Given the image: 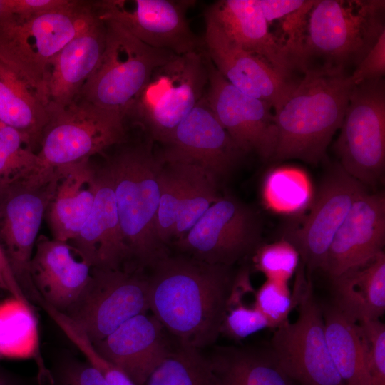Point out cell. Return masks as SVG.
<instances>
[{
    "label": "cell",
    "instance_id": "1",
    "mask_svg": "<svg viewBox=\"0 0 385 385\" xmlns=\"http://www.w3.org/2000/svg\"><path fill=\"white\" fill-rule=\"evenodd\" d=\"M152 267L148 284L153 315L179 345L200 350L213 344L234 283L231 266L166 255Z\"/></svg>",
    "mask_w": 385,
    "mask_h": 385
},
{
    "label": "cell",
    "instance_id": "2",
    "mask_svg": "<svg viewBox=\"0 0 385 385\" xmlns=\"http://www.w3.org/2000/svg\"><path fill=\"white\" fill-rule=\"evenodd\" d=\"M384 12V0H314L287 50L294 70L350 73L385 31Z\"/></svg>",
    "mask_w": 385,
    "mask_h": 385
},
{
    "label": "cell",
    "instance_id": "3",
    "mask_svg": "<svg viewBox=\"0 0 385 385\" xmlns=\"http://www.w3.org/2000/svg\"><path fill=\"white\" fill-rule=\"evenodd\" d=\"M346 72L306 71L274 109L277 144L272 161L316 165L340 129L354 83Z\"/></svg>",
    "mask_w": 385,
    "mask_h": 385
},
{
    "label": "cell",
    "instance_id": "4",
    "mask_svg": "<svg viewBox=\"0 0 385 385\" xmlns=\"http://www.w3.org/2000/svg\"><path fill=\"white\" fill-rule=\"evenodd\" d=\"M92 1L66 0L31 14L0 16V61L34 87L48 104L47 86L59 51L96 17Z\"/></svg>",
    "mask_w": 385,
    "mask_h": 385
},
{
    "label": "cell",
    "instance_id": "5",
    "mask_svg": "<svg viewBox=\"0 0 385 385\" xmlns=\"http://www.w3.org/2000/svg\"><path fill=\"white\" fill-rule=\"evenodd\" d=\"M113 183L129 260L152 267L166 255L157 232L162 161L148 144L126 146L104 163Z\"/></svg>",
    "mask_w": 385,
    "mask_h": 385
},
{
    "label": "cell",
    "instance_id": "6",
    "mask_svg": "<svg viewBox=\"0 0 385 385\" xmlns=\"http://www.w3.org/2000/svg\"><path fill=\"white\" fill-rule=\"evenodd\" d=\"M208 81L202 52L175 54L156 68L128 109L153 140L165 145L204 96Z\"/></svg>",
    "mask_w": 385,
    "mask_h": 385
},
{
    "label": "cell",
    "instance_id": "7",
    "mask_svg": "<svg viewBox=\"0 0 385 385\" xmlns=\"http://www.w3.org/2000/svg\"><path fill=\"white\" fill-rule=\"evenodd\" d=\"M103 21V52L77 98L126 116L153 71L175 54L143 43L113 21Z\"/></svg>",
    "mask_w": 385,
    "mask_h": 385
},
{
    "label": "cell",
    "instance_id": "8",
    "mask_svg": "<svg viewBox=\"0 0 385 385\" xmlns=\"http://www.w3.org/2000/svg\"><path fill=\"white\" fill-rule=\"evenodd\" d=\"M120 112L98 106L81 98L49 111V119L40 140L38 171L54 169L91 159L126 136Z\"/></svg>",
    "mask_w": 385,
    "mask_h": 385
},
{
    "label": "cell",
    "instance_id": "9",
    "mask_svg": "<svg viewBox=\"0 0 385 385\" xmlns=\"http://www.w3.org/2000/svg\"><path fill=\"white\" fill-rule=\"evenodd\" d=\"M58 178L56 168L34 173L0 189V244L12 274L26 299L38 294L30 265L43 220Z\"/></svg>",
    "mask_w": 385,
    "mask_h": 385
},
{
    "label": "cell",
    "instance_id": "10",
    "mask_svg": "<svg viewBox=\"0 0 385 385\" xmlns=\"http://www.w3.org/2000/svg\"><path fill=\"white\" fill-rule=\"evenodd\" d=\"M339 164L364 185L375 187L385 170V83L354 85L334 144Z\"/></svg>",
    "mask_w": 385,
    "mask_h": 385
},
{
    "label": "cell",
    "instance_id": "11",
    "mask_svg": "<svg viewBox=\"0 0 385 385\" xmlns=\"http://www.w3.org/2000/svg\"><path fill=\"white\" fill-rule=\"evenodd\" d=\"M298 317L276 328L270 349L282 371L297 385H345L329 354L322 314L310 277L301 291Z\"/></svg>",
    "mask_w": 385,
    "mask_h": 385
},
{
    "label": "cell",
    "instance_id": "12",
    "mask_svg": "<svg viewBox=\"0 0 385 385\" xmlns=\"http://www.w3.org/2000/svg\"><path fill=\"white\" fill-rule=\"evenodd\" d=\"M262 221L249 205L221 196L178 241L192 257L212 265L231 266L260 246Z\"/></svg>",
    "mask_w": 385,
    "mask_h": 385
},
{
    "label": "cell",
    "instance_id": "13",
    "mask_svg": "<svg viewBox=\"0 0 385 385\" xmlns=\"http://www.w3.org/2000/svg\"><path fill=\"white\" fill-rule=\"evenodd\" d=\"M148 310V278L122 269L93 267L86 289L65 314L95 344Z\"/></svg>",
    "mask_w": 385,
    "mask_h": 385
},
{
    "label": "cell",
    "instance_id": "14",
    "mask_svg": "<svg viewBox=\"0 0 385 385\" xmlns=\"http://www.w3.org/2000/svg\"><path fill=\"white\" fill-rule=\"evenodd\" d=\"M193 0L92 1L97 16L113 21L143 43L181 55L204 51L186 18Z\"/></svg>",
    "mask_w": 385,
    "mask_h": 385
},
{
    "label": "cell",
    "instance_id": "15",
    "mask_svg": "<svg viewBox=\"0 0 385 385\" xmlns=\"http://www.w3.org/2000/svg\"><path fill=\"white\" fill-rule=\"evenodd\" d=\"M366 191L338 162L331 165L307 215L283 238L297 249L307 272L322 270L334 235L354 202Z\"/></svg>",
    "mask_w": 385,
    "mask_h": 385
},
{
    "label": "cell",
    "instance_id": "16",
    "mask_svg": "<svg viewBox=\"0 0 385 385\" xmlns=\"http://www.w3.org/2000/svg\"><path fill=\"white\" fill-rule=\"evenodd\" d=\"M205 54L208 70L205 98L214 115L243 153H254L272 161L277 144L272 108L231 85Z\"/></svg>",
    "mask_w": 385,
    "mask_h": 385
},
{
    "label": "cell",
    "instance_id": "17",
    "mask_svg": "<svg viewBox=\"0 0 385 385\" xmlns=\"http://www.w3.org/2000/svg\"><path fill=\"white\" fill-rule=\"evenodd\" d=\"M158 183L157 232L164 245L185 235L221 197L217 180L192 163L162 161Z\"/></svg>",
    "mask_w": 385,
    "mask_h": 385
},
{
    "label": "cell",
    "instance_id": "18",
    "mask_svg": "<svg viewBox=\"0 0 385 385\" xmlns=\"http://www.w3.org/2000/svg\"><path fill=\"white\" fill-rule=\"evenodd\" d=\"M204 51L222 76L247 95L277 107L297 83L294 78L245 51L205 12Z\"/></svg>",
    "mask_w": 385,
    "mask_h": 385
},
{
    "label": "cell",
    "instance_id": "19",
    "mask_svg": "<svg viewBox=\"0 0 385 385\" xmlns=\"http://www.w3.org/2000/svg\"><path fill=\"white\" fill-rule=\"evenodd\" d=\"M164 145L158 156L163 162L197 165L217 180L230 174L244 154L214 115L205 95Z\"/></svg>",
    "mask_w": 385,
    "mask_h": 385
},
{
    "label": "cell",
    "instance_id": "20",
    "mask_svg": "<svg viewBox=\"0 0 385 385\" xmlns=\"http://www.w3.org/2000/svg\"><path fill=\"white\" fill-rule=\"evenodd\" d=\"M385 197L382 192L362 194L337 230L322 270L329 278L361 265L384 252Z\"/></svg>",
    "mask_w": 385,
    "mask_h": 385
},
{
    "label": "cell",
    "instance_id": "21",
    "mask_svg": "<svg viewBox=\"0 0 385 385\" xmlns=\"http://www.w3.org/2000/svg\"><path fill=\"white\" fill-rule=\"evenodd\" d=\"M96 191L91 212L68 242L76 256L92 268L121 269L129 260L111 175L105 164L96 165Z\"/></svg>",
    "mask_w": 385,
    "mask_h": 385
},
{
    "label": "cell",
    "instance_id": "22",
    "mask_svg": "<svg viewBox=\"0 0 385 385\" xmlns=\"http://www.w3.org/2000/svg\"><path fill=\"white\" fill-rule=\"evenodd\" d=\"M92 267L67 242L38 235L31 261L30 274L41 299L66 313L78 300L91 278Z\"/></svg>",
    "mask_w": 385,
    "mask_h": 385
},
{
    "label": "cell",
    "instance_id": "23",
    "mask_svg": "<svg viewBox=\"0 0 385 385\" xmlns=\"http://www.w3.org/2000/svg\"><path fill=\"white\" fill-rule=\"evenodd\" d=\"M164 330L153 314H140L93 345L103 358L124 372L136 385H144L171 350Z\"/></svg>",
    "mask_w": 385,
    "mask_h": 385
},
{
    "label": "cell",
    "instance_id": "24",
    "mask_svg": "<svg viewBox=\"0 0 385 385\" xmlns=\"http://www.w3.org/2000/svg\"><path fill=\"white\" fill-rule=\"evenodd\" d=\"M105 41V24L96 14L59 51L52 63L48 81V112L76 100L101 59Z\"/></svg>",
    "mask_w": 385,
    "mask_h": 385
},
{
    "label": "cell",
    "instance_id": "25",
    "mask_svg": "<svg viewBox=\"0 0 385 385\" xmlns=\"http://www.w3.org/2000/svg\"><path fill=\"white\" fill-rule=\"evenodd\" d=\"M205 13L235 43L283 73L294 76L284 46L270 31L259 0H220Z\"/></svg>",
    "mask_w": 385,
    "mask_h": 385
},
{
    "label": "cell",
    "instance_id": "26",
    "mask_svg": "<svg viewBox=\"0 0 385 385\" xmlns=\"http://www.w3.org/2000/svg\"><path fill=\"white\" fill-rule=\"evenodd\" d=\"M58 178L45 218L52 238L68 242L78 233L92 209L96 191L91 158L57 168Z\"/></svg>",
    "mask_w": 385,
    "mask_h": 385
},
{
    "label": "cell",
    "instance_id": "27",
    "mask_svg": "<svg viewBox=\"0 0 385 385\" xmlns=\"http://www.w3.org/2000/svg\"><path fill=\"white\" fill-rule=\"evenodd\" d=\"M330 279L332 304L351 320H376L384 314V252Z\"/></svg>",
    "mask_w": 385,
    "mask_h": 385
},
{
    "label": "cell",
    "instance_id": "28",
    "mask_svg": "<svg viewBox=\"0 0 385 385\" xmlns=\"http://www.w3.org/2000/svg\"><path fill=\"white\" fill-rule=\"evenodd\" d=\"M332 361L345 385H369V342L363 327L333 304L322 306Z\"/></svg>",
    "mask_w": 385,
    "mask_h": 385
},
{
    "label": "cell",
    "instance_id": "29",
    "mask_svg": "<svg viewBox=\"0 0 385 385\" xmlns=\"http://www.w3.org/2000/svg\"><path fill=\"white\" fill-rule=\"evenodd\" d=\"M48 119L43 97L0 61V122L19 131L37 153Z\"/></svg>",
    "mask_w": 385,
    "mask_h": 385
},
{
    "label": "cell",
    "instance_id": "30",
    "mask_svg": "<svg viewBox=\"0 0 385 385\" xmlns=\"http://www.w3.org/2000/svg\"><path fill=\"white\" fill-rule=\"evenodd\" d=\"M208 359L220 385H295L270 347L222 346Z\"/></svg>",
    "mask_w": 385,
    "mask_h": 385
},
{
    "label": "cell",
    "instance_id": "31",
    "mask_svg": "<svg viewBox=\"0 0 385 385\" xmlns=\"http://www.w3.org/2000/svg\"><path fill=\"white\" fill-rule=\"evenodd\" d=\"M38 349V330L30 303L11 295L0 302V358L29 359Z\"/></svg>",
    "mask_w": 385,
    "mask_h": 385
},
{
    "label": "cell",
    "instance_id": "32",
    "mask_svg": "<svg viewBox=\"0 0 385 385\" xmlns=\"http://www.w3.org/2000/svg\"><path fill=\"white\" fill-rule=\"evenodd\" d=\"M262 197L270 210L294 214L307 208L313 200L311 181L305 172L293 167H279L265 176Z\"/></svg>",
    "mask_w": 385,
    "mask_h": 385
},
{
    "label": "cell",
    "instance_id": "33",
    "mask_svg": "<svg viewBox=\"0 0 385 385\" xmlns=\"http://www.w3.org/2000/svg\"><path fill=\"white\" fill-rule=\"evenodd\" d=\"M144 385H220L208 358L200 349L179 345L171 349Z\"/></svg>",
    "mask_w": 385,
    "mask_h": 385
},
{
    "label": "cell",
    "instance_id": "34",
    "mask_svg": "<svg viewBox=\"0 0 385 385\" xmlns=\"http://www.w3.org/2000/svg\"><path fill=\"white\" fill-rule=\"evenodd\" d=\"M38 168L37 153L28 140L0 122V189L30 176Z\"/></svg>",
    "mask_w": 385,
    "mask_h": 385
},
{
    "label": "cell",
    "instance_id": "35",
    "mask_svg": "<svg viewBox=\"0 0 385 385\" xmlns=\"http://www.w3.org/2000/svg\"><path fill=\"white\" fill-rule=\"evenodd\" d=\"M293 291L288 283L267 279L255 294L254 306L276 329L288 321L289 315L298 304L299 295L307 277L304 265L300 262L295 272Z\"/></svg>",
    "mask_w": 385,
    "mask_h": 385
},
{
    "label": "cell",
    "instance_id": "36",
    "mask_svg": "<svg viewBox=\"0 0 385 385\" xmlns=\"http://www.w3.org/2000/svg\"><path fill=\"white\" fill-rule=\"evenodd\" d=\"M48 315L109 385H136L124 372L103 358L86 334L67 315L50 309Z\"/></svg>",
    "mask_w": 385,
    "mask_h": 385
},
{
    "label": "cell",
    "instance_id": "37",
    "mask_svg": "<svg viewBox=\"0 0 385 385\" xmlns=\"http://www.w3.org/2000/svg\"><path fill=\"white\" fill-rule=\"evenodd\" d=\"M255 252V268L267 279L285 283L295 274L301 260L294 246L284 239L260 245Z\"/></svg>",
    "mask_w": 385,
    "mask_h": 385
},
{
    "label": "cell",
    "instance_id": "38",
    "mask_svg": "<svg viewBox=\"0 0 385 385\" xmlns=\"http://www.w3.org/2000/svg\"><path fill=\"white\" fill-rule=\"evenodd\" d=\"M240 302L228 303L221 332L232 339H241L265 328H270L268 320L258 309Z\"/></svg>",
    "mask_w": 385,
    "mask_h": 385
},
{
    "label": "cell",
    "instance_id": "39",
    "mask_svg": "<svg viewBox=\"0 0 385 385\" xmlns=\"http://www.w3.org/2000/svg\"><path fill=\"white\" fill-rule=\"evenodd\" d=\"M49 385H109L103 375L87 361L66 358L49 373Z\"/></svg>",
    "mask_w": 385,
    "mask_h": 385
},
{
    "label": "cell",
    "instance_id": "40",
    "mask_svg": "<svg viewBox=\"0 0 385 385\" xmlns=\"http://www.w3.org/2000/svg\"><path fill=\"white\" fill-rule=\"evenodd\" d=\"M359 324L369 342V385H385V325L380 319Z\"/></svg>",
    "mask_w": 385,
    "mask_h": 385
},
{
    "label": "cell",
    "instance_id": "41",
    "mask_svg": "<svg viewBox=\"0 0 385 385\" xmlns=\"http://www.w3.org/2000/svg\"><path fill=\"white\" fill-rule=\"evenodd\" d=\"M385 74V31L351 73L354 85L365 81L383 78Z\"/></svg>",
    "mask_w": 385,
    "mask_h": 385
},
{
    "label": "cell",
    "instance_id": "42",
    "mask_svg": "<svg viewBox=\"0 0 385 385\" xmlns=\"http://www.w3.org/2000/svg\"><path fill=\"white\" fill-rule=\"evenodd\" d=\"M310 0H259L262 14L269 26L301 9Z\"/></svg>",
    "mask_w": 385,
    "mask_h": 385
},
{
    "label": "cell",
    "instance_id": "43",
    "mask_svg": "<svg viewBox=\"0 0 385 385\" xmlns=\"http://www.w3.org/2000/svg\"><path fill=\"white\" fill-rule=\"evenodd\" d=\"M0 276L4 281L6 291L9 292L11 296L16 298L27 300L26 296L24 294L18 284L16 283L12 272L9 268L7 260L4 254L3 250L0 244Z\"/></svg>",
    "mask_w": 385,
    "mask_h": 385
},
{
    "label": "cell",
    "instance_id": "44",
    "mask_svg": "<svg viewBox=\"0 0 385 385\" xmlns=\"http://www.w3.org/2000/svg\"><path fill=\"white\" fill-rule=\"evenodd\" d=\"M0 385H25L17 376L0 366Z\"/></svg>",
    "mask_w": 385,
    "mask_h": 385
},
{
    "label": "cell",
    "instance_id": "45",
    "mask_svg": "<svg viewBox=\"0 0 385 385\" xmlns=\"http://www.w3.org/2000/svg\"><path fill=\"white\" fill-rule=\"evenodd\" d=\"M6 12L4 0H0V16Z\"/></svg>",
    "mask_w": 385,
    "mask_h": 385
},
{
    "label": "cell",
    "instance_id": "46",
    "mask_svg": "<svg viewBox=\"0 0 385 385\" xmlns=\"http://www.w3.org/2000/svg\"><path fill=\"white\" fill-rule=\"evenodd\" d=\"M0 289H2L6 291V285H5L4 282V281L2 280L1 276H0Z\"/></svg>",
    "mask_w": 385,
    "mask_h": 385
}]
</instances>
